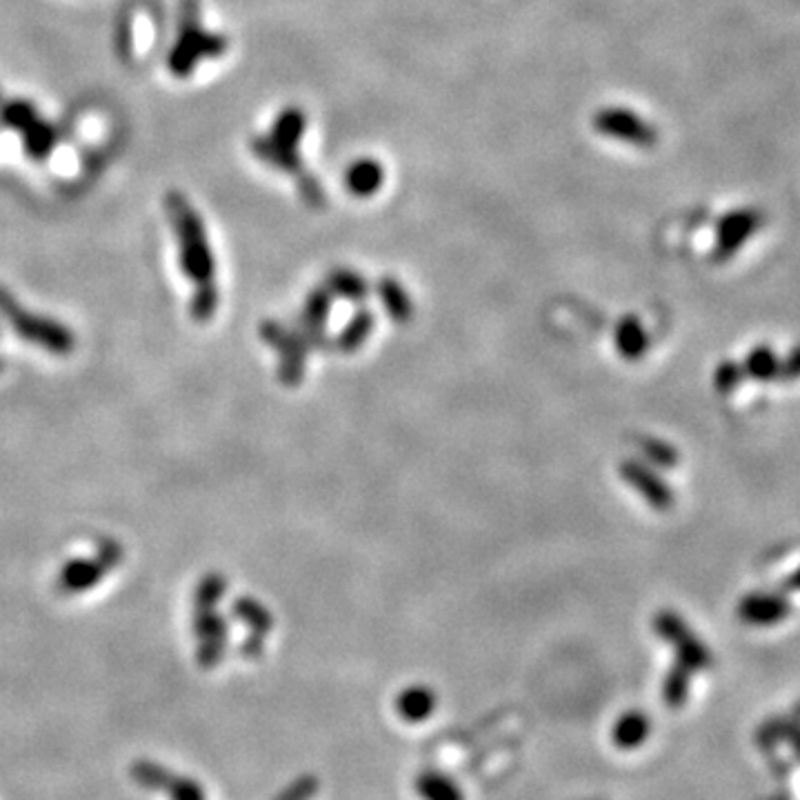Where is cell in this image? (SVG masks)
<instances>
[{"label": "cell", "instance_id": "1", "mask_svg": "<svg viewBox=\"0 0 800 800\" xmlns=\"http://www.w3.org/2000/svg\"><path fill=\"white\" fill-rule=\"evenodd\" d=\"M165 207L181 243V269L196 284L216 280V258L209 250L205 225L185 194L169 192Z\"/></svg>", "mask_w": 800, "mask_h": 800}, {"label": "cell", "instance_id": "2", "mask_svg": "<svg viewBox=\"0 0 800 800\" xmlns=\"http://www.w3.org/2000/svg\"><path fill=\"white\" fill-rule=\"evenodd\" d=\"M201 5L198 0H183L181 5V34L177 45L169 51V72L177 78H187L194 74L203 59H220L230 49V40L222 34H211L201 27Z\"/></svg>", "mask_w": 800, "mask_h": 800}, {"label": "cell", "instance_id": "3", "mask_svg": "<svg viewBox=\"0 0 800 800\" xmlns=\"http://www.w3.org/2000/svg\"><path fill=\"white\" fill-rule=\"evenodd\" d=\"M0 316H3L12 329L27 342H34V346L68 356L76 350V336L74 331H70L65 325L56 323L51 318L45 316H36L27 310L21 307V303L5 290L0 288Z\"/></svg>", "mask_w": 800, "mask_h": 800}, {"label": "cell", "instance_id": "4", "mask_svg": "<svg viewBox=\"0 0 800 800\" xmlns=\"http://www.w3.org/2000/svg\"><path fill=\"white\" fill-rule=\"evenodd\" d=\"M260 336L278 354V380L290 387L301 385L305 378L307 354L312 352L301 331L288 329L276 320H265L260 325Z\"/></svg>", "mask_w": 800, "mask_h": 800}, {"label": "cell", "instance_id": "5", "mask_svg": "<svg viewBox=\"0 0 800 800\" xmlns=\"http://www.w3.org/2000/svg\"><path fill=\"white\" fill-rule=\"evenodd\" d=\"M123 560V549L119 543L102 541L96 549V558H76L70 560L63 569L56 587L63 594H81L85 590H92L102 577Z\"/></svg>", "mask_w": 800, "mask_h": 800}, {"label": "cell", "instance_id": "6", "mask_svg": "<svg viewBox=\"0 0 800 800\" xmlns=\"http://www.w3.org/2000/svg\"><path fill=\"white\" fill-rule=\"evenodd\" d=\"M594 130L607 138L641 149H652L658 143V132L652 128V123L625 107H603L596 111Z\"/></svg>", "mask_w": 800, "mask_h": 800}, {"label": "cell", "instance_id": "7", "mask_svg": "<svg viewBox=\"0 0 800 800\" xmlns=\"http://www.w3.org/2000/svg\"><path fill=\"white\" fill-rule=\"evenodd\" d=\"M194 634L198 637V665L205 669L216 667L227 650V634L230 627L216 611V607H194Z\"/></svg>", "mask_w": 800, "mask_h": 800}, {"label": "cell", "instance_id": "8", "mask_svg": "<svg viewBox=\"0 0 800 800\" xmlns=\"http://www.w3.org/2000/svg\"><path fill=\"white\" fill-rule=\"evenodd\" d=\"M618 474L627 485H630L632 489H637L647 500V505H652L654 509H669L674 505V492L647 463H641L637 459H627V461L620 463Z\"/></svg>", "mask_w": 800, "mask_h": 800}, {"label": "cell", "instance_id": "9", "mask_svg": "<svg viewBox=\"0 0 800 800\" xmlns=\"http://www.w3.org/2000/svg\"><path fill=\"white\" fill-rule=\"evenodd\" d=\"M763 222V216L754 209H738L727 214L716 234V260H725L738 252V247L754 237Z\"/></svg>", "mask_w": 800, "mask_h": 800}, {"label": "cell", "instance_id": "10", "mask_svg": "<svg viewBox=\"0 0 800 800\" xmlns=\"http://www.w3.org/2000/svg\"><path fill=\"white\" fill-rule=\"evenodd\" d=\"M331 299L334 296L325 288V284L312 290L310 296L305 299L301 320H299V331L305 338L310 350H320L329 342V338H327V318H329V312H331Z\"/></svg>", "mask_w": 800, "mask_h": 800}, {"label": "cell", "instance_id": "11", "mask_svg": "<svg viewBox=\"0 0 800 800\" xmlns=\"http://www.w3.org/2000/svg\"><path fill=\"white\" fill-rule=\"evenodd\" d=\"M132 774L138 780V785L162 789L171 800H205L203 789L194 780L174 776L162 767H154L151 763H136Z\"/></svg>", "mask_w": 800, "mask_h": 800}, {"label": "cell", "instance_id": "12", "mask_svg": "<svg viewBox=\"0 0 800 800\" xmlns=\"http://www.w3.org/2000/svg\"><path fill=\"white\" fill-rule=\"evenodd\" d=\"M614 346H616V352L620 354V359L637 363V361L645 359V354L650 350V334L637 316H625L616 325Z\"/></svg>", "mask_w": 800, "mask_h": 800}, {"label": "cell", "instance_id": "13", "mask_svg": "<svg viewBox=\"0 0 800 800\" xmlns=\"http://www.w3.org/2000/svg\"><path fill=\"white\" fill-rule=\"evenodd\" d=\"M385 183V167L376 158H359L346 171V187L356 198L374 196Z\"/></svg>", "mask_w": 800, "mask_h": 800}, {"label": "cell", "instance_id": "14", "mask_svg": "<svg viewBox=\"0 0 800 800\" xmlns=\"http://www.w3.org/2000/svg\"><path fill=\"white\" fill-rule=\"evenodd\" d=\"M376 292L383 303V310L396 325H408L414 318V301L403 284H400V280L383 276L376 282Z\"/></svg>", "mask_w": 800, "mask_h": 800}, {"label": "cell", "instance_id": "15", "mask_svg": "<svg viewBox=\"0 0 800 800\" xmlns=\"http://www.w3.org/2000/svg\"><path fill=\"white\" fill-rule=\"evenodd\" d=\"M436 710V694L427 684H410L396 699L398 716L408 723H423Z\"/></svg>", "mask_w": 800, "mask_h": 800}, {"label": "cell", "instance_id": "16", "mask_svg": "<svg viewBox=\"0 0 800 800\" xmlns=\"http://www.w3.org/2000/svg\"><path fill=\"white\" fill-rule=\"evenodd\" d=\"M250 147L263 162L271 165L274 169L284 171V174H301L303 171V158L299 149L284 147L269 136H254Z\"/></svg>", "mask_w": 800, "mask_h": 800}, {"label": "cell", "instance_id": "17", "mask_svg": "<svg viewBox=\"0 0 800 800\" xmlns=\"http://www.w3.org/2000/svg\"><path fill=\"white\" fill-rule=\"evenodd\" d=\"M325 288L331 292V296L346 299L350 303H365L369 296V282L363 274L354 269L338 267L327 274Z\"/></svg>", "mask_w": 800, "mask_h": 800}, {"label": "cell", "instance_id": "18", "mask_svg": "<svg viewBox=\"0 0 800 800\" xmlns=\"http://www.w3.org/2000/svg\"><path fill=\"white\" fill-rule=\"evenodd\" d=\"M307 132V117L301 107H284L269 132V138H274L276 143L290 147V149H299L303 136Z\"/></svg>", "mask_w": 800, "mask_h": 800}, {"label": "cell", "instance_id": "19", "mask_svg": "<svg viewBox=\"0 0 800 800\" xmlns=\"http://www.w3.org/2000/svg\"><path fill=\"white\" fill-rule=\"evenodd\" d=\"M650 729H652L650 718L643 712L632 710V712L622 714L616 720L611 738L616 742V748H620V750H637L639 746H643V742L647 740Z\"/></svg>", "mask_w": 800, "mask_h": 800}, {"label": "cell", "instance_id": "20", "mask_svg": "<svg viewBox=\"0 0 800 800\" xmlns=\"http://www.w3.org/2000/svg\"><path fill=\"white\" fill-rule=\"evenodd\" d=\"M374 329H376V316L367 307H361L350 318V323L346 327H342V331L334 340V346L342 354H352V352H356V350H361L365 346L367 338L372 336Z\"/></svg>", "mask_w": 800, "mask_h": 800}, {"label": "cell", "instance_id": "21", "mask_svg": "<svg viewBox=\"0 0 800 800\" xmlns=\"http://www.w3.org/2000/svg\"><path fill=\"white\" fill-rule=\"evenodd\" d=\"M785 611L787 609L783 603L761 594L742 598L738 605V616L750 625H774L780 616H785Z\"/></svg>", "mask_w": 800, "mask_h": 800}, {"label": "cell", "instance_id": "22", "mask_svg": "<svg viewBox=\"0 0 800 800\" xmlns=\"http://www.w3.org/2000/svg\"><path fill=\"white\" fill-rule=\"evenodd\" d=\"M232 614L243 622L247 625L252 634H258V637H267L271 630H274V616L271 611L258 603L256 598H239L232 607Z\"/></svg>", "mask_w": 800, "mask_h": 800}, {"label": "cell", "instance_id": "23", "mask_svg": "<svg viewBox=\"0 0 800 800\" xmlns=\"http://www.w3.org/2000/svg\"><path fill=\"white\" fill-rule=\"evenodd\" d=\"M416 791L423 800H465L459 785L440 772H423L416 778Z\"/></svg>", "mask_w": 800, "mask_h": 800}, {"label": "cell", "instance_id": "24", "mask_svg": "<svg viewBox=\"0 0 800 800\" xmlns=\"http://www.w3.org/2000/svg\"><path fill=\"white\" fill-rule=\"evenodd\" d=\"M59 143V132H56L53 125L45 123V121H36L34 125H29L23 132V145L29 158L34 160H43L51 154V149Z\"/></svg>", "mask_w": 800, "mask_h": 800}, {"label": "cell", "instance_id": "25", "mask_svg": "<svg viewBox=\"0 0 800 800\" xmlns=\"http://www.w3.org/2000/svg\"><path fill=\"white\" fill-rule=\"evenodd\" d=\"M678 652V665L688 667L690 671H696V669H705L710 667L712 663V656L707 652V647L688 630L684 632L678 641L671 643Z\"/></svg>", "mask_w": 800, "mask_h": 800}, {"label": "cell", "instance_id": "26", "mask_svg": "<svg viewBox=\"0 0 800 800\" xmlns=\"http://www.w3.org/2000/svg\"><path fill=\"white\" fill-rule=\"evenodd\" d=\"M38 121V111L29 100H3L0 102V123L10 130L25 132Z\"/></svg>", "mask_w": 800, "mask_h": 800}, {"label": "cell", "instance_id": "27", "mask_svg": "<svg viewBox=\"0 0 800 800\" xmlns=\"http://www.w3.org/2000/svg\"><path fill=\"white\" fill-rule=\"evenodd\" d=\"M690 694V669L676 665L669 669L663 682V699L669 707H680Z\"/></svg>", "mask_w": 800, "mask_h": 800}, {"label": "cell", "instance_id": "28", "mask_svg": "<svg viewBox=\"0 0 800 800\" xmlns=\"http://www.w3.org/2000/svg\"><path fill=\"white\" fill-rule=\"evenodd\" d=\"M218 288H216V280L214 282H203V284H196V292L192 296V305H190V314L194 320L198 323H207L216 310H218Z\"/></svg>", "mask_w": 800, "mask_h": 800}, {"label": "cell", "instance_id": "29", "mask_svg": "<svg viewBox=\"0 0 800 800\" xmlns=\"http://www.w3.org/2000/svg\"><path fill=\"white\" fill-rule=\"evenodd\" d=\"M639 447H641L645 459L652 465H656V468H674V465H678V451L671 445H667V443H663L658 438H641L639 440Z\"/></svg>", "mask_w": 800, "mask_h": 800}, {"label": "cell", "instance_id": "30", "mask_svg": "<svg viewBox=\"0 0 800 800\" xmlns=\"http://www.w3.org/2000/svg\"><path fill=\"white\" fill-rule=\"evenodd\" d=\"M690 630V627H688V622H684L678 614H674V611H658L656 616H654V632L663 639V641H667L669 645L674 643V641H678L684 632H688Z\"/></svg>", "mask_w": 800, "mask_h": 800}, {"label": "cell", "instance_id": "31", "mask_svg": "<svg viewBox=\"0 0 800 800\" xmlns=\"http://www.w3.org/2000/svg\"><path fill=\"white\" fill-rule=\"evenodd\" d=\"M227 592V581L220 574H209L201 581L194 594V607H216Z\"/></svg>", "mask_w": 800, "mask_h": 800}, {"label": "cell", "instance_id": "32", "mask_svg": "<svg viewBox=\"0 0 800 800\" xmlns=\"http://www.w3.org/2000/svg\"><path fill=\"white\" fill-rule=\"evenodd\" d=\"M746 369L750 372V376L754 378H774L776 372H778V361L774 356L772 350H765V348H759L754 350L750 356H748V363H746Z\"/></svg>", "mask_w": 800, "mask_h": 800}, {"label": "cell", "instance_id": "33", "mask_svg": "<svg viewBox=\"0 0 800 800\" xmlns=\"http://www.w3.org/2000/svg\"><path fill=\"white\" fill-rule=\"evenodd\" d=\"M318 791V780L314 776H303L294 780L282 793H278L274 800H312Z\"/></svg>", "mask_w": 800, "mask_h": 800}, {"label": "cell", "instance_id": "34", "mask_svg": "<svg viewBox=\"0 0 800 800\" xmlns=\"http://www.w3.org/2000/svg\"><path fill=\"white\" fill-rule=\"evenodd\" d=\"M299 177H301V179H299V187H301L303 198H305L310 205H314V207L323 205V203H325V194H323L320 183H318L314 177L305 174V171H301Z\"/></svg>", "mask_w": 800, "mask_h": 800}, {"label": "cell", "instance_id": "35", "mask_svg": "<svg viewBox=\"0 0 800 800\" xmlns=\"http://www.w3.org/2000/svg\"><path fill=\"white\" fill-rule=\"evenodd\" d=\"M740 378V369L734 365V363H723L716 372V387L727 393Z\"/></svg>", "mask_w": 800, "mask_h": 800}, {"label": "cell", "instance_id": "36", "mask_svg": "<svg viewBox=\"0 0 800 800\" xmlns=\"http://www.w3.org/2000/svg\"><path fill=\"white\" fill-rule=\"evenodd\" d=\"M117 43H119L121 59H130V53H132V23L130 21H121Z\"/></svg>", "mask_w": 800, "mask_h": 800}, {"label": "cell", "instance_id": "37", "mask_svg": "<svg viewBox=\"0 0 800 800\" xmlns=\"http://www.w3.org/2000/svg\"><path fill=\"white\" fill-rule=\"evenodd\" d=\"M263 639H265V637H258V634L247 637V639H245V643H243V654H245V656H250V658L260 656V654H263V650H265V641H263Z\"/></svg>", "mask_w": 800, "mask_h": 800}, {"label": "cell", "instance_id": "38", "mask_svg": "<svg viewBox=\"0 0 800 800\" xmlns=\"http://www.w3.org/2000/svg\"><path fill=\"white\" fill-rule=\"evenodd\" d=\"M780 738H787L793 746L796 754L800 756V727L789 725V723H780Z\"/></svg>", "mask_w": 800, "mask_h": 800}, {"label": "cell", "instance_id": "39", "mask_svg": "<svg viewBox=\"0 0 800 800\" xmlns=\"http://www.w3.org/2000/svg\"><path fill=\"white\" fill-rule=\"evenodd\" d=\"M787 367H789V374L791 376H800V350L791 356V361L787 363Z\"/></svg>", "mask_w": 800, "mask_h": 800}, {"label": "cell", "instance_id": "40", "mask_svg": "<svg viewBox=\"0 0 800 800\" xmlns=\"http://www.w3.org/2000/svg\"><path fill=\"white\" fill-rule=\"evenodd\" d=\"M5 369V363L3 361H0V372H3Z\"/></svg>", "mask_w": 800, "mask_h": 800}, {"label": "cell", "instance_id": "41", "mask_svg": "<svg viewBox=\"0 0 800 800\" xmlns=\"http://www.w3.org/2000/svg\"><path fill=\"white\" fill-rule=\"evenodd\" d=\"M0 102H3V96H0Z\"/></svg>", "mask_w": 800, "mask_h": 800}]
</instances>
